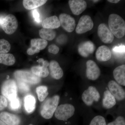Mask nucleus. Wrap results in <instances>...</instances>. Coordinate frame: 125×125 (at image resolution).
Masks as SVG:
<instances>
[{"label": "nucleus", "instance_id": "a211bd4d", "mask_svg": "<svg viewBox=\"0 0 125 125\" xmlns=\"http://www.w3.org/2000/svg\"><path fill=\"white\" fill-rule=\"evenodd\" d=\"M0 119L7 125H19L20 123V119L19 117L7 112L1 113Z\"/></svg>", "mask_w": 125, "mask_h": 125}, {"label": "nucleus", "instance_id": "f704fd0d", "mask_svg": "<svg viewBox=\"0 0 125 125\" xmlns=\"http://www.w3.org/2000/svg\"><path fill=\"white\" fill-rule=\"evenodd\" d=\"M18 86L20 91L23 92H27L29 90L28 85L26 83L19 81L18 83Z\"/></svg>", "mask_w": 125, "mask_h": 125}, {"label": "nucleus", "instance_id": "7ed1b4c3", "mask_svg": "<svg viewBox=\"0 0 125 125\" xmlns=\"http://www.w3.org/2000/svg\"><path fill=\"white\" fill-rule=\"evenodd\" d=\"M75 111V108L73 105L65 104L58 106L54 114L57 120L65 121L74 115Z\"/></svg>", "mask_w": 125, "mask_h": 125}, {"label": "nucleus", "instance_id": "f3484780", "mask_svg": "<svg viewBox=\"0 0 125 125\" xmlns=\"http://www.w3.org/2000/svg\"><path fill=\"white\" fill-rule=\"evenodd\" d=\"M95 55L96 59L99 61H107L111 57V52L108 47L103 45L99 47L96 51Z\"/></svg>", "mask_w": 125, "mask_h": 125}, {"label": "nucleus", "instance_id": "dca6fc26", "mask_svg": "<svg viewBox=\"0 0 125 125\" xmlns=\"http://www.w3.org/2000/svg\"><path fill=\"white\" fill-rule=\"evenodd\" d=\"M48 67L49 74L55 79H60L63 76V70L57 62L55 60L51 61Z\"/></svg>", "mask_w": 125, "mask_h": 125}, {"label": "nucleus", "instance_id": "a19ab883", "mask_svg": "<svg viewBox=\"0 0 125 125\" xmlns=\"http://www.w3.org/2000/svg\"><path fill=\"white\" fill-rule=\"evenodd\" d=\"M99 0H93V1L94 2H97V1H98Z\"/></svg>", "mask_w": 125, "mask_h": 125}, {"label": "nucleus", "instance_id": "ddd939ff", "mask_svg": "<svg viewBox=\"0 0 125 125\" xmlns=\"http://www.w3.org/2000/svg\"><path fill=\"white\" fill-rule=\"evenodd\" d=\"M98 34L100 39L104 43L109 44L114 40V35L104 23H101L99 25Z\"/></svg>", "mask_w": 125, "mask_h": 125}, {"label": "nucleus", "instance_id": "79ce46f5", "mask_svg": "<svg viewBox=\"0 0 125 125\" xmlns=\"http://www.w3.org/2000/svg\"><path fill=\"white\" fill-rule=\"evenodd\" d=\"M32 125V124H30V125Z\"/></svg>", "mask_w": 125, "mask_h": 125}, {"label": "nucleus", "instance_id": "cd10ccee", "mask_svg": "<svg viewBox=\"0 0 125 125\" xmlns=\"http://www.w3.org/2000/svg\"><path fill=\"white\" fill-rule=\"evenodd\" d=\"M106 121L104 117L100 115L96 116L90 121L88 125H107Z\"/></svg>", "mask_w": 125, "mask_h": 125}, {"label": "nucleus", "instance_id": "f03ea898", "mask_svg": "<svg viewBox=\"0 0 125 125\" xmlns=\"http://www.w3.org/2000/svg\"><path fill=\"white\" fill-rule=\"evenodd\" d=\"M60 97L56 95L47 99L43 104L41 108V115L46 119L51 118L58 107Z\"/></svg>", "mask_w": 125, "mask_h": 125}, {"label": "nucleus", "instance_id": "aec40b11", "mask_svg": "<svg viewBox=\"0 0 125 125\" xmlns=\"http://www.w3.org/2000/svg\"><path fill=\"white\" fill-rule=\"evenodd\" d=\"M42 25L43 28L53 29L59 28L61 24L59 19L55 15L45 19L43 21Z\"/></svg>", "mask_w": 125, "mask_h": 125}, {"label": "nucleus", "instance_id": "6e6552de", "mask_svg": "<svg viewBox=\"0 0 125 125\" xmlns=\"http://www.w3.org/2000/svg\"><path fill=\"white\" fill-rule=\"evenodd\" d=\"M94 27V23L92 18L88 15L81 16L76 26V33L81 34L91 30Z\"/></svg>", "mask_w": 125, "mask_h": 125}, {"label": "nucleus", "instance_id": "5701e85b", "mask_svg": "<svg viewBox=\"0 0 125 125\" xmlns=\"http://www.w3.org/2000/svg\"><path fill=\"white\" fill-rule=\"evenodd\" d=\"M39 34L42 39L49 41L53 40L56 36L55 31L53 29L43 28L39 30Z\"/></svg>", "mask_w": 125, "mask_h": 125}, {"label": "nucleus", "instance_id": "39448f33", "mask_svg": "<svg viewBox=\"0 0 125 125\" xmlns=\"http://www.w3.org/2000/svg\"><path fill=\"white\" fill-rule=\"evenodd\" d=\"M100 94L96 87L93 86L89 87L82 94V101L87 106H92L95 102H98L100 99Z\"/></svg>", "mask_w": 125, "mask_h": 125}, {"label": "nucleus", "instance_id": "4468645a", "mask_svg": "<svg viewBox=\"0 0 125 125\" xmlns=\"http://www.w3.org/2000/svg\"><path fill=\"white\" fill-rule=\"evenodd\" d=\"M69 4L72 12L76 15L82 13L87 7V2L83 0H70Z\"/></svg>", "mask_w": 125, "mask_h": 125}, {"label": "nucleus", "instance_id": "20e7f679", "mask_svg": "<svg viewBox=\"0 0 125 125\" xmlns=\"http://www.w3.org/2000/svg\"><path fill=\"white\" fill-rule=\"evenodd\" d=\"M16 79L27 83L35 84L40 83L41 79L33 73L31 71L26 70H18L14 73Z\"/></svg>", "mask_w": 125, "mask_h": 125}, {"label": "nucleus", "instance_id": "423d86ee", "mask_svg": "<svg viewBox=\"0 0 125 125\" xmlns=\"http://www.w3.org/2000/svg\"><path fill=\"white\" fill-rule=\"evenodd\" d=\"M17 86L15 81L10 79L5 81L1 87L2 96L10 101L17 97Z\"/></svg>", "mask_w": 125, "mask_h": 125}, {"label": "nucleus", "instance_id": "bb28decb", "mask_svg": "<svg viewBox=\"0 0 125 125\" xmlns=\"http://www.w3.org/2000/svg\"><path fill=\"white\" fill-rule=\"evenodd\" d=\"M38 98L40 102H43L48 96V93L47 87L46 86L42 85L37 87L36 90Z\"/></svg>", "mask_w": 125, "mask_h": 125}, {"label": "nucleus", "instance_id": "4c0bfd02", "mask_svg": "<svg viewBox=\"0 0 125 125\" xmlns=\"http://www.w3.org/2000/svg\"><path fill=\"white\" fill-rule=\"evenodd\" d=\"M5 17V16L3 15H0V27H1L3 20Z\"/></svg>", "mask_w": 125, "mask_h": 125}, {"label": "nucleus", "instance_id": "58836bf2", "mask_svg": "<svg viewBox=\"0 0 125 125\" xmlns=\"http://www.w3.org/2000/svg\"><path fill=\"white\" fill-rule=\"evenodd\" d=\"M120 1V0H108L107 1L111 3L116 4V3H118Z\"/></svg>", "mask_w": 125, "mask_h": 125}, {"label": "nucleus", "instance_id": "f257e3e1", "mask_svg": "<svg viewBox=\"0 0 125 125\" xmlns=\"http://www.w3.org/2000/svg\"><path fill=\"white\" fill-rule=\"evenodd\" d=\"M109 30L114 36L120 39L125 34V22L123 18L116 14H111L108 18Z\"/></svg>", "mask_w": 125, "mask_h": 125}, {"label": "nucleus", "instance_id": "1a4fd4ad", "mask_svg": "<svg viewBox=\"0 0 125 125\" xmlns=\"http://www.w3.org/2000/svg\"><path fill=\"white\" fill-rule=\"evenodd\" d=\"M40 65L34 66L31 69V72L36 76L40 78H45L49 74V70L48 67L49 62L47 60L40 58L37 61Z\"/></svg>", "mask_w": 125, "mask_h": 125}, {"label": "nucleus", "instance_id": "393cba45", "mask_svg": "<svg viewBox=\"0 0 125 125\" xmlns=\"http://www.w3.org/2000/svg\"><path fill=\"white\" fill-rule=\"evenodd\" d=\"M15 62V58L11 54H0V64L7 66L13 65Z\"/></svg>", "mask_w": 125, "mask_h": 125}, {"label": "nucleus", "instance_id": "2eb2a0df", "mask_svg": "<svg viewBox=\"0 0 125 125\" xmlns=\"http://www.w3.org/2000/svg\"><path fill=\"white\" fill-rule=\"evenodd\" d=\"M95 50V46L93 43L90 41H85L81 43L78 46L79 54L83 57H87L93 54Z\"/></svg>", "mask_w": 125, "mask_h": 125}, {"label": "nucleus", "instance_id": "c9c22d12", "mask_svg": "<svg viewBox=\"0 0 125 125\" xmlns=\"http://www.w3.org/2000/svg\"><path fill=\"white\" fill-rule=\"evenodd\" d=\"M59 51V48L55 44H52L48 47V52L52 54H57L58 53Z\"/></svg>", "mask_w": 125, "mask_h": 125}, {"label": "nucleus", "instance_id": "0eeeda50", "mask_svg": "<svg viewBox=\"0 0 125 125\" xmlns=\"http://www.w3.org/2000/svg\"><path fill=\"white\" fill-rule=\"evenodd\" d=\"M18 26V20L15 16L12 14H10L4 18L1 27L6 33L10 35L16 31Z\"/></svg>", "mask_w": 125, "mask_h": 125}, {"label": "nucleus", "instance_id": "c85d7f7f", "mask_svg": "<svg viewBox=\"0 0 125 125\" xmlns=\"http://www.w3.org/2000/svg\"><path fill=\"white\" fill-rule=\"evenodd\" d=\"M11 49V45L8 41L0 39V54H7Z\"/></svg>", "mask_w": 125, "mask_h": 125}, {"label": "nucleus", "instance_id": "4be33fe9", "mask_svg": "<svg viewBox=\"0 0 125 125\" xmlns=\"http://www.w3.org/2000/svg\"><path fill=\"white\" fill-rule=\"evenodd\" d=\"M46 0H24V7L28 10H33L42 6L47 2Z\"/></svg>", "mask_w": 125, "mask_h": 125}, {"label": "nucleus", "instance_id": "7c9ffc66", "mask_svg": "<svg viewBox=\"0 0 125 125\" xmlns=\"http://www.w3.org/2000/svg\"><path fill=\"white\" fill-rule=\"evenodd\" d=\"M107 125H125V119L123 116H120L114 120L107 123Z\"/></svg>", "mask_w": 125, "mask_h": 125}, {"label": "nucleus", "instance_id": "a878e982", "mask_svg": "<svg viewBox=\"0 0 125 125\" xmlns=\"http://www.w3.org/2000/svg\"><path fill=\"white\" fill-rule=\"evenodd\" d=\"M31 46H33L40 50H43L48 45L47 40L42 39H33L31 40Z\"/></svg>", "mask_w": 125, "mask_h": 125}, {"label": "nucleus", "instance_id": "9b49d317", "mask_svg": "<svg viewBox=\"0 0 125 125\" xmlns=\"http://www.w3.org/2000/svg\"><path fill=\"white\" fill-rule=\"evenodd\" d=\"M86 76L89 80H97L101 75V70L97 64L92 60L88 61L86 62Z\"/></svg>", "mask_w": 125, "mask_h": 125}, {"label": "nucleus", "instance_id": "ea45409f", "mask_svg": "<svg viewBox=\"0 0 125 125\" xmlns=\"http://www.w3.org/2000/svg\"><path fill=\"white\" fill-rule=\"evenodd\" d=\"M0 125H7L0 119Z\"/></svg>", "mask_w": 125, "mask_h": 125}, {"label": "nucleus", "instance_id": "2f4dec72", "mask_svg": "<svg viewBox=\"0 0 125 125\" xmlns=\"http://www.w3.org/2000/svg\"><path fill=\"white\" fill-rule=\"evenodd\" d=\"M10 105L11 108L13 109H17L20 107V101L17 97L10 100Z\"/></svg>", "mask_w": 125, "mask_h": 125}, {"label": "nucleus", "instance_id": "b1692460", "mask_svg": "<svg viewBox=\"0 0 125 125\" xmlns=\"http://www.w3.org/2000/svg\"><path fill=\"white\" fill-rule=\"evenodd\" d=\"M36 101L34 97L32 95H28L24 99V106L28 113L33 112L36 107Z\"/></svg>", "mask_w": 125, "mask_h": 125}, {"label": "nucleus", "instance_id": "f8f14e48", "mask_svg": "<svg viewBox=\"0 0 125 125\" xmlns=\"http://www.w3.org/2000/svg\"><path fill=\"white\" fill-rule=\"evenodd\" d=\"M59 20L61 25L68 32H71L75 29L76 25L75 20L70 15L61 14L59 16Z\"/></svg>", "mask_w": 125, "mask_h": 125}, {"label": "nucleus", "instance_id": "412c9836", "mask_svg": "<svg viewBox=\"0 0 125 125\" xmlns=\"http://www.w3.org/2000/svg\"><path fill=\"white\" fill-rule=\"evenodd\" d=\"M116 100L113 96L109 90H105L104 93L103 98V106L106 109L112 108L116 104Z\"/></svg>", "mask_w": 125, "mask_h": 125}, {"label": "nucleus", "instance_id": "9d476101", "mask_svg": "<svg viewBox=\"0 0 125 125\" xmlns=\"http://www.w3.org/2000/svg\"><path fill=\"white\" fill-rule=\"evenodd\" d=\"M109 91L114 96L116 100L119 101H123L125 98V92L121 85L114 80H111L108 84Z\"/></svg>", "mask_w": 125, "mask_h": 125}, {"label": "nucleus", "instance_id": "c756f323", "mask_svg": "<svg viewBox=\"0 0 125 125\" xmlns=\"http://www.w3.org/2000/svg\"><path fill=\"white\" fill-rule=\"evenodd\" d=\"M125 46L124 45L114 47L112 49L114 55L117 56H122L125 55Z\"/></svg>", "mask_w": 125, "mask_h": 125}, {"label": "nucleus", "instance_id": "72a5a7b5", "mask_svg": "<svg viewBox=\"0 0 125 125\" xmlns=\"http://www.w3.org/2000/svg\"><path fill=\"white\" fill-rule=\"evenodd\" d=\"M32 14L34 21L36 23H40L41 22V18L40 13L39 12L38 9H34L32 10Z\"/></svg>", "mask_w": 125, "mask_h": 125}, {"label": "nucleus", "instance_id": "473e14b6", "mask_svg": "<svg viewBox=\"0 0 125 125\" xmlns=\"http://www.w3.org/2000/svg\"><path fill=\"white\" fill-rule=\"evenodd\" d=\"M8 102L7 99L2 95H0V111L7 107Z\"/></svg>", "mask_w": 125, "mask_h": 125}, {"label": "nucleus", "instance_id": "6ab92c4d", "mask_svg": "<svg viewBox=\"0 0 125 125\" xmlns=\"http://www.w3.org/2000/svg\"><path fill=\"white\" fill-rule=\"evenodd\" d=\"M114 78L116 82L120 85L125 86V65L119 66L113 71Z\"/></svg>", "mask_w": 125, "mask_h": 125}, {"label": "nucleus", "instance_id": "e433bc0d", "mask_svg": "<svg viewBox=\"0 0 125 125\" xmlns=\"http://www.w3.org/2000/svg\"><path fill=\"white\" fill-rule=\"evenodd\" d=\"M40 50L37 49L36 48L33 46L28 48L27 51V53L29 55H33L36 53H38L40 52Z\"/></svg>", "mask_w": 125, "mask_h": 125}]
</instances>
